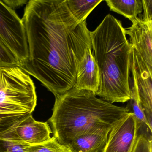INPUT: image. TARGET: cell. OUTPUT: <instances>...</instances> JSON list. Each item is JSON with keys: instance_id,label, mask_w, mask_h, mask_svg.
Segmentation results:
<instances>
[{"instance_id": "6da1fadb", "label": "cell", "mask_w": 152, "mask_h": 152, "mask_svg": "<svg viewBox=\"0 0 152 152\" xmlns=\"http://www.w3.org/2000/svg\"><path fill=\"white\" fill-rule=\"evenodd\" d=\"M22 20L28 57L19 67L55 96L74 88L80 64L91 48L86 20L78 22L65 0H30Z\"/></svg>"}, {"instance_id": "ac0fdd59", "label": "cell", "mask_w": 152, "mask_h": 152, "mask_svg": "<svg viewBox=\"0 0 152 152\" xmlns=\"http://www.w3.org/2000/svg\"><path fill=\"white\" fill-rule=\"evenodd\" d=\"M143 14L142 18L144 22L152 21V0H142Z\"/></svg>"}, {"instance_id": "2e32d148", "label": "cell", "mask_w": 152, "mask_h": 152, "mask_svg": "<svg viewBox=\"0 0 152 152\" xmlns=\"http://www.w3.org/2000/svg\"><path fill=\"white\" fill-rule=\"evenodd\" d=\"M19 66L16 58L8 49L0 42V67Z\"/></svg>"}, {"instance_id": "52a82bcc", "label": "cell", "mask_w": 152, "mask_h": 152, "mask_svg": "<svg viewBox=\"0 0 152 152\" xmlns=\"http://www.w3.org/2000/svg\"><path fill=\"white\" fill-rule=\"evenodd\" d=\"M138 132L137 121L132 113H129L112 128L101 152H132Z\"/></svg>"}, {"instance_id": "277c9868", "label": "cell", "mask_w": 152, "mask_h": 152, "mask_svg": "<svg viewBox=\"0 0 152 152\" xmlns=\"http://www.w3.org/2000/svg\"><path fill=\"white\" fill-rule=\"evenodd\" d=\"M37 101L30 75L19 66L0 67V132L32 113Z\"/></svg>"}, {"instance_id": "d6986e66", "label": "cell", "mask_w": 152, "mask_h": 152, "mask_svg": "<svg viewBox=\"0 0 152 152\" xmlns=\"http://www.w3.org/2000/svg\"><path fill=\"white\" fill-rule=\"evenodd\" d=\"M3 2L10 8L15 10L23 5L27 4L29 1L26 0H3Z\"/></svg>"}, {"instance_id": "4fadbf2b", "label": "cell", "mask_w": 152, "mask_h": 152, "mask_svg": "<svg viewBox=\"0 0 152 152\" xmlns=\"http://www.w3.org/2000/svg\"><path fill=\"white\" fill-rule=\"evenodd\" d=\"M111 11L120 14L131 21L143 11L142 0H106Z\"/></svg>"}, {"instance_id": "3957f363", "label": "cell", "mask_w": 152, "mask_h": 152, "mask_svg": "<svg viewBox=\"0 0 152 152\" xmlns=\"http://www.w3.org/2000/svg\"><path fill=\"white\" fill-rule=\"evenodd\" d=\"M90 35L100 75L96 96L111 104L128 102L131 97L132 45L127 39L126 29L121 21L108 14Z\"/></svg>"}, {"instance_id": "5b68a950", "label": "cell", "mask_w": 152, "mask_h": 152, "mask_svg": "<svg viewBox=\"0 0 152 152\" xmlns=\"http://www.w3.org/2000/svg\"><path fill=\"white\" fill-rule=\"evenodd\" d=\"M0 42L16 58L19 66L27 60L28 45L23 21L2 1H0Z\"/></svg>"}, {"instance_id": "9a60e30c", "label": "cell", "mask_w": 152, "mask_h": 152, "mask_svg": "<svg viewBox=\"0 0 152 152\" xmlns=\"http://www.w3.org/2000/svg\"><path fill=\"white\" fill-rule=\"evenodd\" d=\"M26 150L27 152H72L69 148L60 144L54 137L45 143L30 146Z\"/></svg>"}, {"instance_id": "9c48e42d", "label": "cell", "mask_w": 152, "mask_h": 152, "mask_svg": "<svg viewBox=\"0 0 152 152\" xmlns=\"http://www.w3.org/2000/svg\"><path fill=\"white\" fill-rule=\"evenodd\" d=\"M100 85L99 69L92 53L91 48L87 49L81 60L74 88L96 93Z\"/></svg>"}, {"instance_id": "30bf717a", "label": "cell", "mask_w": 152, "mask_h": 152, "mask_svg": "<svg viewBox=\"0 0 152 152\" xmlns=\"http://www.w3.org/2000/svg\"><path fill=\"white\" fill-rule=\"evenodd\" d=\"M131 70L132 73L133 85L131 89L130 99L128 101V104L125 107L129 113H131L133 115L137 121L138 128V135L144 134L149 138L152 139V126L149 124L148 121L140 101L137 78L134 67L132 64Z\"/></svg>"}, {"instance_id": "7c38bea8", "label": "cell", "mask_w": 152, "mask_h": 152, "mask_svg": "<svg viewBox=\"0 0 152 152\" xmlns=\"http://www.w3.org/2000/svg\"><path fill=\"white\" fill-rule=\"evenodd\" d=\"M134 71L137 78L140 101L148 121L152 126V74L146 71L135 69Z\"/></svg>"}, {"instance_id": "8fae6325", "label": "cell", "mask_w": 152, "mask_h": 152, "mask_svg": "<svg viewBox=\"0 0 152 152\" xmlns=\"http://www.w3.org/2000/svg\"><path fill=\"white\" fill-rule=\"evenodd\" d=\"M110 132L81 135L74 139L66 146L72 152H101Z\"/></svg>"}, {"instance_id": "7a4b0ae2", "label": "cell", "mask_w": 152, "mask_h": 152, "mask_svg": "<svg viewBox=\"0 0 152 152\" xmlns=\"http://www.w3.org/2000/svg\"><path fill=\"white\" fill-rule=\"evenodd\" d=\"M55 96L49 121L53 137L66 146L81 135L110 131L129 113L126 107L98 98L89 91L73 88Z\"/></svg>"}, {"instance_id": "8992f818", "label": "cell", "mask_w": 152, "mask_h": 152, "mask_svg": "<svg viewBox=\"0 0 152 152\" xmlns=\"http://www.w3.org/2000/svg\"><path fill=\"white\" fill-rule=\"evenodd\" d=\"M51 133L48 123L36 121L31 114L0 132V140L35 145L50 140Z\"/></svg>"}, {"instance_id": "e0dca14e", "label": "cell", "mask_w": 152, "mask_h": 152, "mask_svg": "<svg viewBox=\"0 0 152 152\" xmlns=\"http://www.w3.org/2000/svg\"><path fill=\"white\" fill-rule=\"evenodd\" d=\"M29 145L15 141L0 140V152H27Z\"/></svg>"}, {"instance_id": "ba28073f", "label": "cell", "mask_w": 152, "mask_h": 152, "mask_svg": "<svg viewBox=\"0 0 152 152\" xmlns=\"http://www.w3.org/2000/svg\"><path fill=\"white\" fill-rule=\"evenodd\" d=\"M132 25L126 29L130 43L136 52L152 69V21L145 22L137 17L131 21Z\"/></svg>"}, {"instance_id": "5bb4252c", "label": "cell", "mask_w": 152, "mask_h": 152, "mask_svg": "<svg viewBox=\"0 0 152 152\" xmlns=\"http://www.w3.org/2000/svg\"><path fill=\"white\" fill-rule=\"evenodd\" d=\"M103 1V0H65L68 10L80 23L86 20L93 10Z\"/></svg>"}]
</instances>
